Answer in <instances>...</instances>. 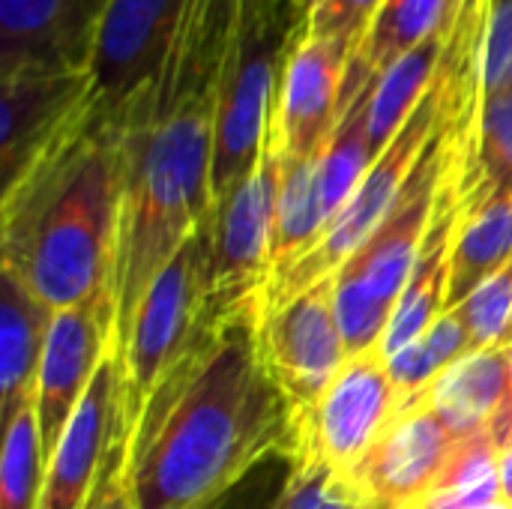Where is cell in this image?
<instances>
[{
	"mask_svg": "<svg viewBox=\"0 0 512 509\" xmlns=\"http://www.w3.org/2000/svg\"><path fill=\"white\" fill-rule=\"evenodd\" d=\"M75 66L66 51V0H0V72Z\"/></svg>",
	"mask_w": 512,
	"mask_h": 509,
	"instance_id": "cell-22",
	"label": "cell"
},
{
	"mask_svg": "<svg viewBox=\"0 0 512 509\" xmlns=\"http://www.w3.org/2000/svg\"><path fill=\"white\" fill-rule=\"evenodd\" d=\"M114 336V303L111 297H93L81 306L54 312L45 357L36 384V423L42 462H48L87 396L102 360L111 351Z\"/></svg>",
	"mask_w": 512,
	"mask_h": 509,
	"instance_id": "cell-14",
	"label": "cell"
},
{
	"mask_svg": "<svg viewBox=\"0 0 512 509\" xmlns=\"http://www.w3.org/2000/svg\"><path fill=\"white\" fill-rule=\"evenodd\" d=\"M471 336L462 327L456 312H444L426 333H420L411 345L387 357L390 378L402 396V405L420 393H426L453 363L471 354Z\"/></svg>",
	"mask_w": 512,
	"mask_h": 509,
	"instance_id": "cell-23",
	"label": "cell"
},
{
	"mask_svg": "<svg viewBox=\"0 0 512 509\" xmlns=\"http://www.w3.org/2000/svg\"><path fill=\"white\" fill-rule=\"evenodd\" d=\"M189 0H108L87 57L102 126L156 105Z\"/></svg>",
	"mask_w": 512,
	"mask_h": 509,
	"instance_id": "cell-8",
	"label": "cell"
},
{
	"mask_svg": "<svg viewBox=\"0 0 512 509\" xmlns=\"http://www.w3.org/2000/svg\"><path fill=\"white\" fill-rule=\"evenodd\" d=\"M264 369L285 396L297 429L348 363V345L336 312V276L264 306L258 324Z\"/></svg>",
	"mask_w": 512,
	"mask_h": 509,
	"instance_id": "cell-9",
	"label": "cell"
},
{
	"mask_svg": "<svg viewBox=\"0 0 512 509\" xmlns=\"http://www.w3.org/2000/svg\"><path fill=\"white\" fill-rule=\"evenodd\" d=\"M297 27L294 0H240L237 6L216 75L213 207L249 177L267 144L279 75Z\"/></svg>",
	"mask_w": 512,
	"mask_h": 509,
	"instance_id": "cell-6",
	"label": "cell"
},
{
	"mask_svg": "<svg viewBox=\"0 0 512 509\" xmlns=\"http://www.w3.org/2000/svg\"><path fill=\"white\" fill-rule=\"evenodd\" d=\"M510 381H512V345H510Z\"/></svg>",
	"mask_w": 512,
	"mask_h": 509,
	"instance_id": "cell-33",
	"label": "cell"
},
{
	"mask_svg": "<svg viewBox=\"0 0 512 509\" xmlns=\"http://www.w3.org/2000/svg\"><path fill=\"white\" fill-rule=\"evenodd\" d=\"M474 351L512 345V258L456 309Z\"/></svg>",
	"mask_w": 512,
	"mask_h": 509,
	"instance_id": "cell-26",
	"label": "cell"
},
{
	"mask_svg": "<svg viewBox=\"0 0 512 509\" xmlns=\"http://www.w3.org/2000/svg\"><path fill=\"white\" fill-rule=\"evenodd\" d=\"M42 444L36 405L18 411V417L3 432L0 459V509H36L42 489Z\"/></svg>",
	"mask_w": 512,
	"mask_h": 509,
	"instance_id": "cell-25",
	"label": "cell"
},
{
	"mask_svg": "<svg viewBox=\"0 0 512 509\" xmlns=\"http://www.w3.org/2000/svg\"><path fill=\"white\" fill-rule=\"evenodd\" d=\"M54 312L15 276L0 270V417L3 432L21 408L36 402L39 369Z\"/></svg>",
	"mask_w": 512,
	"mask_h": 509,
	"instance_id": "cell-19",
	"label": "cell"
},
{
	"mask_svg": "<svg viewBox=\"0 0 512 509\" xmlns=\"http://www.w3.org/2000/svg\"><path fill=\"white\" fill-rule=\"evenodd\" d=\"M222 312L228 309H219L213 300L210 228L204 222L186 240V246L174 255V261L156 276L144 303L135 312V321L120 351H114L120 378H117V417H114L108 477H111L117 456L129 444L141 414L147 411L153 393L159 390V384L195 348V342L210 330V324Z\"/></svg>",
	"mask_w": 512,
	"mask_h": 509,
	"instance_id": "cell-5",
	"label": "cell"
},
{
	"mask_svg": "<svg viewBox=\"0 0 512 509\" xmlns=\"http://www.w3.org/2000/svg\"><path fill=\"white\" fill-rule=\"evenodd\" d=\"M270 509H360V504L339 471L318 459H297Z\"/></svg>",
	"mask_w": 512,
	"mask_h": 509,
	"instance_id": "cell-27",
	"label": "cell"
},
{
	"mask_svg": "<svg viewBox=\"0 0 512 509\" xmlns=\"http://www.w3.org/2000/svg\"><path fill=\"white\" fill-rule=\"evenodd\" d=\"M117 222V129L96 123L66 156L3 192L0 267L51 312L111 297Z\"/></svg>",
	"mask_w": 512,
	"mask_h": 509,
	"instance_id": "cell-3",
	"label": "cell"
},
{
	"mask_svg": "<svg viewBox=\"0 0 512 509\" xmlns=\"http://www.w3.org/2000/svg\"><path fill=\"white\" fill-rule=\"evenodd\" d=\"M512 183V84L483 96L474 150L465 168V204L483 201Z\"/></svg>",
	"mask_w": 512,
	"mask_h": 509,
	"instance_id": "cell-24",
	"label": "cell"
},
{
	"mask_svg": "<svg viewBox=\"0 0 512 509\" xmlns=\"http://www.w3.org/2000/svg\"><path fill=\"white\" fill-rule=\"evenodd\" d=\"M108 0H66V51L75 66H87L96 24Z\"/></svg>",
	"mask_w": 512,
	"mask_h": 509,
	"instance_id": "cell-30",
	"label": "cell"
},
{
	"mask_svg": "<svg viewBox=\"0 0 512 509\" xmlns=\"http://www.w3.org/2000/svg\"><path fill=\"white\" fill-rule=\"evenodd\" d=\"M402 396L390 378L384 345H372L342 366L336 381L303 417L297 429V459H318L339 474H348L360 456L378 441Z\"/></svg>",
	"mask_w": 512,
	"mask_h": 509,
	"instance_id": "cell-12",
	"label": "cell"
},
{
	"mask_svg": "<svg viewBox=\"0 0 512 509\" xmlns=\"http://www.w3.org/2000/svg\"><path fill=\"white\" fill-rule=\"evenodd\" d=\"M512 258V183L495 189L483 201L465 204L459 225L447 312L468 300L492 273H498Z\"/></svg>",
	"mask_w": 512,
	"mask_h": 509,
	"instance_id": "cell-20",
	"label": "cell"
},
{
	"mask_svg": "<svg viewBox=\"0 0 512 509\" xmlns=\"http://www.w3.org/2000/svg\"><path fill=\"white\" fill-rule=\"evenodd\" d=\"M240 0H189L159 96L213 84L219 75Z\"/></svg>",
	"mask_w": 512,
	"mask_h": 509,
	"instance_id": "cell-21",
	"label": "cell"
},
{
	"mask_svg": "<svg viewBox=\"0 0 512 509\" xmlns=\"http://www.w3.org/2000/svg\"><path fill=\"white\" fill-rule=\"evenodd\" d=\"M117 354L108 351L87 396L72 414L54 456L45 462L36 509H93L111 465L117 417Z\"/></svg>",
	"mask_w": 512,
	"mask_h": 509,
	"instance_id": "cell-15",
	"label": "cell"
},
{
	"mask_svg": "<svg viewBox=\"0 0 512 509\" xmlns=\"http://www.w3.org/2000/svg\"><path fill=\"white\" fill-rule=\"evenodd\" d=\"M300 24L312 36L342 39L357 45L369 21L375 18L381 0H294Z\"/></svg>",
	"mask_w": 512,
	"mask_h": 509,
	"instance_id": "cell-28",
	"label": "cell"
},
{
	"mask_svg": "<svg viewBox=\"0 0 512 509\" xmlns=\"http://www.w3.org/2000/svg\"><path fill=\"white\" fill-rule=\"evenodd\" d=\"M216 81L162 96L117 129L120 222L111 270L120 351L156 276L213 213Z\"/></svg>",
	"mask_w": 512,
	"mask_h": 509,
	"instance_id": "cell-2",
	"label": "cell"
},
{
	"mask_svg": "<svg viewBox=\"0 0 512 509\" xmlns=\"http://www.w3.org/2000/svg\"><path fill=\"white\" fill-rule=\"evenodd\" d=\"M264 300L222 312L168 372L96 509H219L267 459L297 456V420L261 360Z\"/></svg>",
	"mask_w": 512,
	"mask_h": 509,
	"instance_id": "cell-1",
	"label": "cell"
},
{
	"mask_svg": "<svg viewBox=\"0 0 512 509\" xmlns=\"http://www.w3.org/2000/svg\"><path fill=\"white\" fill-rule=\"evenodd\" d=\"M477 138V135H474ZM474 150V144H471ZM471 150L453 180L447 183L438 213L426 231V240L417 252L411 279L405 285V294L396 306V315L381 339L387 357L411 345L420 333H426L444 312H447V291H450V270H453V249L459 237V225L465 216V168L471 159Z\"/></svg>",
	"mask_w": 512,
	"mask_h": 509,
	"instance_id": "cell-16",
	"label": "cell"
},
{
	"mask_svg": "<svg viewBox=\"0 0 512 509\" xmlns=\"http://www.w3.org/2000/svg\"><path fill=\"white\" fill-rule=\"evenodd\" d=\"M459 441L426 393L399 405L378 441L342 474L360 509H417L441 486Z\"/></svg>",
	"mask_w": 512,
	"mask_h": 509,
	"instance_id": "cell-11",
	"label": "cell"
},
{
	"mask_svg": "<svg viewBox=\"0 0 512 509\" xmlns=\"http://www.w3.org/2000/svg\"><path fill=\"white\" fill-rule=\"evenodd\" d=\"M282 174L285 156L267 138L249 177L225 201H219L207 219L213 300L219 309H237L243 303L264 300L273 273Z\"/></svg>",
	"mask_w": 512,
	"mask_h": 509,
	"instance_id": "cell-10",
	"label": "cell"
},
{
	"mask_svg": "<svg viewBox=\"0 0 512 509\" xmlns=\"http://www.w3.org/2000/svg\"><path fill=\"white\" fill-rule=\"evenodd\" d=\"M99 123L87 66H21L0 72L3 192L66 156Z\"/></svg>",
	"mask_w": 512,
	"mask_h": 509,
	"instance_id": "cell-7",
	"label": "cell"
},
{
	"mask_svg": "<svg viewBox=\"0 0 512 509\" xmlns=\"http://www.w3.org/2000/svg\"><path fill=\"white\" fill-rule=\"evenodd\" d=\"M354 45L312 36L297 27L288 48L267 138L285 159H312L330 141L342 117V93Z\"/></svg>",
	"mask_w": 512,
	"mask_h": 509,
	"instance_id": "cell-13",
	"label": "cell"
},
{
	"mask_svg": "<svg viewBox=\"0 0 512 509\" xmlns=\"http://www.w3.org/2000/svg\"><path fill=\"white\" fill-rule=\"evenodd\" d=\"M417 509H512L507 501H498V504H486V507H471V504H462V501H456V498H450V495H435V498H429L423 507Z\"/></svg>",
	"mask_w": 512,
	"mask_h": 509,
	"instance_id": "cell-31",
	"label": "cell"
},
{
	"mask_svg": "<svg viewBox=\"0 0 512 509\" xmlns=\"http://www.w3.org/2000/svg\"><path fill=\"white\" fill-rule=\"evenodd\" d=\"M512 84V0H495L483 48V96Z\"/></svg>",
	"mask_w": 512,
	"mask_h": 509,
	"instance_id": "cell-29",
	"label": "cell"
},
{
	"mask_svg": "<svg viewBox=\"0 0 512 509\" xmlns=\"http://www.w3.org/2000/svg\"><path fill=\"white\" fill-rule=\"evenodd\" d=\"M480 108L483 81L465 93L384 222L336 273V312L348 357L384 339L411 279L417 252L438 213L441 195L474 144Z\"/></svg>",
	"mask_w": 512,
	"mask_h": 509,
	"instance_id": "cell-4",
	"label": "cell"
},
{
	"mask_svg": "<svg viewBox=\"0 0 512 509\" xmlns=\"http://www.w3.org/2000/svg\"><path fill=\"white\" fill-rule=\"evenodd\" d=\"M510 447H512V438H510ZM510 447H507V450H510Z\"/></svg>",
	"mask_w": 512,
	"mask_h": 509,
	"instance_id": "cell-34",
	"label": "cell"
},
{
	"mask_svg": "<svg viewBox=\"0 0 512 509\" xmlns=\"http://www.w3.org/2000/svg\"><path fill=\"white\" fill-rule=\"evenodd\" d=\"M462 0H381L375 18L354 45L342 111L360 93H366L399 57L423 45L429 36L447 30Z\"/></svg>",
	"mask_w": 512,
	"mask_h": 509,
	"instance_id": "cell-18",
	"label": "cell"
},
{
	"mask_svg": "<svg viewBox=\"0 0 512 509\" xmlns=\"http://www.w3.org/2000/svg\"><path fill=\"white\" fill-rule=\"evenodd\" d=\"M501 492H504V501L512 507V447L501 453Z\"/></svg>",
	"mask_w": 512,
	"mask_h": 509,
	"instance_id": "cell-32",
	"label": "cell"
},
{
	"mask_svg": "<svg viewBox=\"0 0 512 509\" xmlns=\"http://www.w3.org/2000/svg\"><path fill=\"white\" fill-rule=\"evenodd\" d=\"M426 399L456 441L492 432L498 447L507 450L512 438L510 348L465 354L426 390Z\"/></svg>",
	"mask_w": 512,
	"mask_h": 509,
	"instance_id": "cell-17",
	"label": "cell"
}]
</instances>
